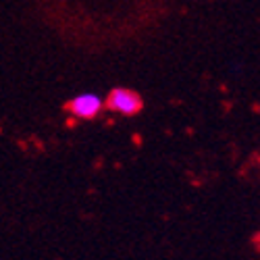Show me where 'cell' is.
Listing matches in <instances>:
<instances>
[{
    "label": "cell",
    "instance_id": "obj_1",
    "mask_svg": "<svg viewBox=\"0 0 260 260\" xmlns=\"http://www.w3.org/2000/svg\"><path fill=\"white\" fill-rule=\"evenodd\" d=\"M106 106L113 113L125 115V117H134L142 111V98L138 92L127 90V88H115L106 98Z\"/></svg>",
    "mask_w": 260,
    "mask_h": 260
},
{
    "label": "cell",
    "instance_id": "obj_2",
    "mask_svg": "<svg viewBox=\"0 0 260 260\" xmlns=\"http://www.w3.org/2000/svg\"><path fill=\"white\" fill-rule=\"evenodd\" d=\"M104 102L96 94H79L69 102V113L77 119H94L100 115Z\"/></svg>",
    "mask_w": 260,
    "mask_h": 260
}]
</instances>
